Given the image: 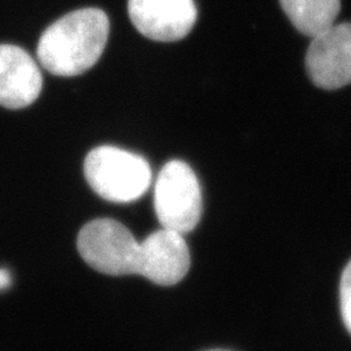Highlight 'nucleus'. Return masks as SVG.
<instances>
[{
	"mask_svg": "<svg viewBox=\"0 0 351 351\" xmlns=\"http://www.w3.org/2000/svg\"><path fill=\"white\" fill-rule=\"evenodd\" d=\"M108 34L110 20L101 10L84 8L68 13L39 38L38 60L52 75H82L101 59Z\"/></svg>",
	"mask_w": 351,
	"mask_h": 351,
	"instance_id": "1",
	"label": "nucleus"
},
{
	"mask_svg": "<svg viewBox=\"0 0 351 351\" xmlns=\"http://www.w3.org/2000/svg\"><path fill=\"white\" fill-rule=\"evenodd\" d=\"M85 177L101 198L114 203L139 199L150 188V164L141 155L113 146H101L88 152Z\"/></svg>",
	"mask_w": 351,
	"mask_h": 351,
	"instance_id": "2",
	"label": "nucleus"
},
{
	"mask_svg": "<svg viewBox=\"0 0 351 351\" xmlns=\"http://www.w3.org/2000/svg\"><path fill=\"white\" fill-rule=\"evenodd\" d=\"M77 247L85 263L103 275L142 274L143 245L116 220L97 219L88 223L78 233Z\"/></svg>",
	"mask_w": 351,
	"mask_h": 351,
	"instance_id": "3",
	"label": "nucleus"
},
{
	"mask_svg": "<svg viewBox=\"0 0 351 351\" xmlns=\"http://www.w3.org/2000/svg\"><path fill=\"white\" fill-rule=\"evenodd\" d=\"M154 207L164 229L186 234L195 229L202 217L199 181L188 164L171 160L158 176Z\"/></svg>",
	"mask_w": 351,
	"mask_h": 351,
	"instance_id": "4",
	"label": "nucleus"
},
{
	"mask_svg": "<svg viewBox=\"0 0 351 351\" xmlns=\"http://www.w3.org/2000/svg\"><path fill=\"white\" fill-rule=\"evenodd\" d=\"M307 72L317 88L336 90L351 84V23L335 24L313 38Z\"/></svg>",
	"mask_w": 351,
	"mask_h": 351,
	"instance_id": "5",
	"label": "nucleus"
},
{
	"mask_svg": "<svg viewBox=\"0 0 351 351\" xmlns=\"http://www.w3.org/2000/svg\"><path fill=\"white\" fill-rule=\"evenodd\" d=\"M128 11L139 33L158 42L186 37L198 16L194 0H129Z\"/></svg>",
	"mask_w": 351,
	"mask_h": 351,
	"instance_id": "6",
	"label": "nucleus"
},
{
	"mask_svg": "<svg viewBox=\"0 0 351 351\" xmlns=\"http://www.w3.org/2000/svg\"><path fill=\"white\" fill-rule=\"evenodd\" d=\"M43 86L34 59L14 45H0V106L8 110L29 107Z\"/></svg>",
	"mask_w": 351,
	"mask_h": 351,
	"instance_id": "7",
	"label": "nucleus"
},
{
	"mask_svg": "<svg viewBox=\"0 0 351 351\" xmlns=\"http://www.w3.org/2000/svg\"><path fill=\"white\" fill-rule=\"evenodd\" d=\"M145 256L141 276L160 287H172L186 276L190 251L184 236L160 229L142 241Z\"/></svg>",
	"mask_w": 351,
	"mask_h": 351,
	"instance_id": "8",
	"label": "nucleus"
},
{
	"mask_svg": "<svg viewBox=\"0 0 351 351\" xmlns=\"http://www.w3.org/2000/svg\"><path fill=\"white\" fill-rule=\"evenodd\" d=\"M281 8L302 34L314 38L336 24L339 0H280Z\"/></svg>",
	"mask_w": 351,
	"mask_h": 351,
	"instance_id": "9",
	"label": "nucleus"
},
{
	"mask_svg": "<svg viewBox=\"0 0 351 351\" xmlns=\"http://www.w3.org/2000/svg\"><path fill=\"white\" fill-rule=\"evenodd\" d=\"M339 306L346 329L351 335V261L346 265L339 282Z\"/></svg>",
	"mask_w": 351,
	"mask_h": 351,
	"instance_id": "10",
	"label": "nucleus"
},
{
	"mask_svg": "<svg viewBox=\"0 0 351 351\" xmlns=\"http://www.w3.org/2000/svg\"><path fill=\"white\" fill-rule=\"evenodd\" d=\"M12 284V275L8 269L0 268V291L10 288Z\"/></svg>",
	"mask_w": 351,
	"mask_h": 351,
	"instance_id": "11",
	"label": "nucleus"
},
{
	"mask_svg": "<svg viewBox=\"0 0 351 351\" xmlns=\"http://www.w3.org/2000/svg\"><path fill=\"white\" fill-rule=\"evenodd\" d=\"M206 351H232V350H224V349H213V350H206Z\"/></svg>",
	"mask_w": 351,
	"mask_h": 351,
	"instance_id": "12",
	"label": "nucleus"
}]
</instances>
